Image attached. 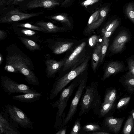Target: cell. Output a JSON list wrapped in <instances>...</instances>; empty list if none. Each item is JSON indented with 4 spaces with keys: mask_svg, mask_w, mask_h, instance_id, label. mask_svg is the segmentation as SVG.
Listing matches in <instances>:
<instances>
[{
    "mask_svg": "<svg viewBox=\"0 0 134 134\" xmlns=\"http://www.w3.org/2000/svg\"><path fill=\"white\" fill-rule=\"evenodd\" d=\"M66 130L67 127L65 125L60 129L55 134H65Z\"/></svg>",
    "mask_w": 134,
    "mask_h": 134,
    "instance_id": "40",
    "label": "cell"
},
{
    "mask_svg": "<svg viewBox=\"0 0 134 134\" xmlns=\"http://www.w3.org/2000/svg\"><path fill=\"white\" fill-rule=\"evenodd\" d=\"M35 24L44 28L48 32H58L63 30L62 27L58 26L50 22L39 21Z\"/></svg>",
    "mask_w": 134,
    "mask_h": 134,
    "instance_id": "20",
    "label": "cell"
},
{
    "mask_svg": "<svg viewBox=\"0 0 134 134\" xmlns=\"http://www.w3.org/2000/svg\"><path fill=\"white\" fill-rule=\"evenodd\" d=\"M87 82V78H82L80 79L77 89L71 102L69 111L66 117L63 119L60 129L65 126L74 116L77 111L79 102L86 86Z\"/></svg>",
    "mask_w": 134,
    "mask_h": 134,
    "instance_id": "7",
    "label": "cell"
},
{
    "mask_svg": "<svg viewBox=\"0 0 134 134\" xmlns=\"http://www.w3.org/2000/svg\"><path fill=\"white\" fill-rule=\"evenodd\" d=\"M109 39L108 38L103 37V40L101 45V58L100 62H102L105 57L107 48L109 44Z\"/></svg>",
    "mask_w": 134,
    "mask_h": 134,
    "instance_id": "27",
    "label": "cell"
},
{
    "mask_svg": "<svg viewBox=\"0 0 134 134\" xmlns=\"http://www.w3.org/2000/svg\"><path fill=\"white\" fill-rule=\"evenodd\" d=\"M7 34L5 31L3 30H0V40L4 39L7 37Z\"/></svg>",
    "mask_w": 134,
    "mask_h": 134,
    "instance_id": "41",
    "label": "cell"
},
{
    "mask_svg": "<svg viewBox=\"0 0 134 134\" xmlns=\"http://www.w3.org/2000/svg\"><path fill=\"white\" fill-rule=\"evenodd\" d=\"M41 93H29L13 96V100L26 103H32L38 100L42 96Z\"/></svg>",
    "mask_w": 134,
    "mask_h": 134,
    "instance_id": "17",
    "label": "cell"
},
{
    "mask_svg": "<svg viewBox=\"0 0 134 134\" xmlns=\"http://www.w3.org/2000/svg\"><path fill=\"white\" fill-rule=\"evenodd\" d=\"M66 58L60 61L51 59H47L45 63L46 66V73L47 77L49 78L54 77L55 74L63 66Z\"/></svg>",
    "mask_w": 134,
    "mask_h": 134,
    "instance_id": "11",
    "label": "cell"
},
{
    "mask_svg": "<svg viewBox=\"0 0 134 134\" xmlns=\"http://www.w3.org/2000/svg\"><path fill=\"white\" fill-rule=\"evenodd\" d=\"M101 127L98 123L90 122L87 123L82 127L81 131L91 132L101 131Z\"/></svg>",
    "mask_w": 134,
    "mask_h": 134,
    "instance_id": "24",
    "label": "cell"
},
{
    "mask_svg": "<svg viewBox=\"0 0 134 134\" xmlns=\"http://www.w3.org/2000/svg\"><path fill=\"white\" fill-rule=\"evenodd\" d=\"M130 97H127L122 98L119 100L117 105V108L119 109L127 104L129 101Z\"/></svg>",
    "mask_w": 134,
    "mask_h": 134,
    "instance_id": "36",
    "label": "cell"
},
{
    "mask_svg": "<svg viewBox=\"0 0 134 134\" xmlns=\"http://www.w3.org/2000/svg\"><path fill=\"white\" fill-rule=\"evenodd\" d=\"M3 117L16 127L32 129L34 122L26 114L14 105L7 104L4 105L0 113Z\"/></svg>",
    "mask_w": 134,
    "mask_h": 134,
    "instance_id": "3",
    "label": "cell"
},
{
    "mask_svg": "<svg viewBox=\"0 0 134 134\" xmlns=\"http://www.w3.org/2000/svg\"><path fill=\"white\" fill-rule=\"evenodd\" d=\"M98 37L96 35H94L91 36L89 39L88 42L91 47H93L99 41Z\"/></svg>",
    "mask_w": 134,
    "mask_h": 134,
    "instance_id": "35",
    "label": "cell"
},
{
    "mask_svg": "<svg viewBox=\"0 0 134 134\" xmlns=\"http://www.w3.org/2000/svg\"><path fill=\"white\" fill-rule=\"evenodd\" d=\"M17 26L20 27L29 29L43 32H47L43 28L38 26L35 25L28 23L19 24H18Z\"/></svg>",
    "mask_w": 134,
    "mask_h": 134,
    "instance_id": "29",
    "label": "cell"
},
{
    "mask_svg": "<svg viewBox=\"0 0 134 134\" xmlns=\"http://www.w3.org/2000/svg\"><path fill=\"white\" fill-rule=\"evenodd\" d=\"M119 25V21L117 19H115L108 25L102 30L103 37L108 38L113 33Z\"/></svg>",
    "mask_w": 134,
    "mask_h": 134,
    "instance_id": "21",
    "label": "cell"
},
{
    "mask_svg": "<svg viewBox=\"0 0 134 134\" xmlns=\"http://www.w3.org/2000/svg\"><path fill=\"white\" fill-rule=\"evenodd\" d=\"M3 57L1 53H0V64L1 65L3 61Z\"/></svg>",
    "mask_w": 134,
    "mask_h": 134,
    "instance_id": "45",
    "label": "cell"
},
{
    "mask_svg": "<svg viewBox=\"0 0 134 134\" xmlns=\"http://www.w3.org/2000/svg\"><path fill=\"white\" fill-rule=\"evenodd\" d=\"M98 85L97 81H93L85 87V92L80 99L79 116L87 114L91 110L97 114L101 103Z\"/></svg>",
    "mask_w": 134,
    "mask_h": 134,
    "instance_id": "2",
    "label": "cell"
},
{
    "mask_svg": "<svg viewBox=\"0 0 134 134\" xmlns=\"http://www.w3.org/2000/svg\"><path fill=\"white\" fill-rule=\"evenodd\" d=\"M51 18L64 23L69 27L71 26V25L70 20L65 15L59 14L53 16L51 17Z\"/></svg>",
    "mask_w": 134,
    "mask_h": 134,
    "instance_id": "28",
    "label": "cell"
},
{
    "mask_svg": "<svg viewBox=\"0 0 134 134\" xmlns=\"http://www.w3.org/2000/svg\"><path fill=\"white\" fill-rule=\"evenodd\" d=\"M114 101L106 103L103 102L101 103L97 113L99 118H102L107 116L112 108Z\"/></svg>",
    "mask_w": 134,
    "mask_h": 134,
    "instance_id": "22",
    "label": "cell"
},
{
    "mask_svg": "<svg viewBox=\"0 0 134 134\" xmlns=\"http://www.w3.org/2000/svg\"><path fill=\"white\" fill-rule=\"evenodd\" d=\"M71 42L57 41L52 44H49V47L53 52L56 54L63 53L69 50L73 45Z\"/></svg>",
    "mask_w": 134,
    "mask_h": 134,
    "instance_id": "13",
    "label": "cell"
},
{
    "mask_svg": "<svg viewBox=\"0 0 134 134\" xmlns=\"http://www.w3.org/2000/svg\"><path fill=\"white\" fill-rule=\"evenodd\" d=\"M129 71L127 77H134V59H131L128 61Z\"/></svg>",
    "mask_w": 134,
    "mask_h": 134,
    "instance_id": "32",
    "label": "cell"
},
{
    "mask_svg": "<svg viewBox=\"0 0 134 134\" xmlns=\"http://www.w3.org/2000/svg\"><path fill=\"white\" fill-rule=\"evenodd\" d=\"M24 0H14L13 4H18Z\"/></svg>",
    "mask_w": 134,
    "mask_h": 134,
    "instance_id": "43",
    "label": "cell"
},
{
    "mask_svg": "<svg viewBox=\"0 0 134 134\" xmlns=\"http://www.w3.org/2000/svg\"><path fill=\"white\" fill-rule=\"evenodd\" d=\"M123 66V63L118 62L110 63L107 65L101 80L104 81L111 75L121 71Z\"/></svg>",
    "mask_w": 134,
    "mask_h": 134,
    "instance_id": "16",
    "label": "cell"
},
{
    "mask_svg": "<svg viewBox=\"0 0 134 134\" xmlns=\"http://www.w3.org/2000/svg\"><path fill=\"white\" fill-rule=\"evenodd\" d=\"M70 0H65V1L62 4V5H64L68 2Z\"/></svg>",
    "mask_w": 134,
    "mask_h": 134,
    "instance_id": "46",
    "label": "cell"
},
{
    "mask_svg": "<svg viewBox=\"0 0 134 134\" xmlns=\"http://www.w3.org/2000/svg\"><path fill=\"white\" fill-rule=\"evenodd\" d=\"M126 12L129 18L134 24V4L130 3L127 6Z\"/></svg>",
    "mask_w": 134,
    "mask_h": 134,
    "instance_id": "31",
    "label": "cell"
},
{
    "mask_svg": "<svg viewBox=\"0 0 134 134\" xmlns=\"http://www.w3.org/2000/svg\"><path fill=\"white\" fill-rule=\"evenodd\" d=\"M59 5L56 0H33L28 2L27 6L29 9L40 7L51 8Z\"/></svg>",
    "mask_w": 134,
    "mask_h": 134,
    "instance_id": "15",
    "label": "cell"
},
{
    "mask_svg": "<svg viewBox=\"0 0 134 134\" xmlns=\"http://www.w3.org/2000/svg\"><path fill=\"white\" fill-rule=\"evenodd\" d=\"M21 32L27 36H31L35 34L34 31L28 29H23L21 30Z\"/></svg>",
    "mask_w": 134,
    "mask_h": 134,
    "instance_id": "39",
    "label": "cell"
},
{
    "mask_svg": "<svg viewBox=\"0 0 134 134\" xmlns=\"http://www.w3.org/2000/svg\"><path fill=\"white\" fill-rule=\"evenodd\" d=\"M4 70L12 72H16L18 71L15 68L13 65L6 64L4 68Z\"/></svg>",
    "mask_w": 134,
    "mask_h": 134,
    "instance_id": "37",
    "label": "cell"
},
{
    "mask_svg": "<svg viewBox=\"0 0 134 134\" xmlns=\"http://www.w3.org/2000/svg\"><path fill=\"white\" fill-rule=\"evenodd\" d=\"M124 83L129 90H132L134 88V77H127Z\"/></svg>",
    "mask_w": 134,
    "mask_h": 134,
    "instance_id": "33",
    "label": "cell"
},
{
    "mask_svg": "<svg viewBox=\"0 0 134 134\" xmlns=\"http://www.w3.org/2000/svg\"><path fill=\"white\" fill-rule=\"evenodd\" d=\"M16 127L0 114V134H20Z\"/></svg>",
    "mask_w": 134,
    "mask_h": 134,
    "instance_id": "14",
    "label": "cell"
},
{
    "mask_svg": "<svg viewBox=\"0 0 134 134\" xmlns=\"http://www.w3.org/2000/svg\"><path fill=\"white\" fill-rule=\"evenodd\" d=\"M19 38L25 46L30 51H33L35 50H41V48L39 45L33 41L22 37H19Z\"/></svg>",
    "mask_w": 134,
    "mask_h": 134,
    "instance_id": "23",
    "label": "cell"
},
{
    "mask_svg": "<svg viewBox=\"0 0 134 134\" xmlns=\"http://www.w3.org/2000/svg\"><path fill=\"white\" fill-rule=\"evenodd\" d=\"M90 58L89 56H87L79 66L56 79L50 92V99L55 97L70 82L84 71L87 66Z\"/></svg>",
    "mask_w": 134,
    "mask_h": 134,
    "instance_id": "4",
    "label": "cell"
},
{
    "mask_svg": "<svg viewBox=\"0 0 134 134\" xmlns=\"http://www.w3.org/2000/svg\"><path fill=\"white\" fill-rule=\"evenodd\" d=\"M80 80H74L68 87L63 89L61 92L59 99L52 104L53 108H57L58 109L56 114L54 128L60 129L63 119V112L66 107L67 102L75 88L78 86Z\"/></svg>",
    "mask_w": 134,
    "mask_h": 134,
    "instance_id": "5",
    "label": "cell"
},
{
    "mask_svg": "<svg viewBox=\"0 0 134 134\" xmlns=\"http://www.w3.org/2000/svg\"><path fill=\"white\" fill-rule=\"evenodd\" d=\"M130 40V36L127 32L122 31L119 33L109 47L110 50L113 53L122 51L125 44Z\"/></svg>",
    "mask_w": 134,
    "mask_h": 134,
    "instance_id": "10",
    "label": "cell"
},
{
    "mask_svg": "<svg viewBox=\"0 0 134 134\" xmlns=\"http://www.w3.org/2000/svg\"><path fill=\"white\" fill-rule=\"evenodd\" d=\"M81 119L78 118L75 120L71 129L70 134H78L81 131V127L80 123Z\"/></svg>",
    "mask_w": 134,
    "mask_h": 134,
    "instance_id": "30",
    "label": "cell"
},
{
    "mask_svg": "<svg viewBox=\"0 0 134 134\" xmlns=\"http://www.w3.org/2000/svg\"><path fill=\"white\" fill-rule=\"evenodd\" d=\"M89 134H109V133L106 132L104 131H98L97 132H90Z\"/></svg>",
    "mask_w": 134,
    "mask_h": 134,
    "instance_id": "42",
    "label": "cell"
},
{
    "mask_svg": "<svg viewBox=\"0 0 134 134\" xmlns=\"http://www.w3.org/2000/svg\"><path fill=\"white\" fill-rule=\"evenodd\" d=\"M99 16V11L97 10L93 13L90 16L88 23L87 26L97 21Z\"/></svg>",
    "mask_w": 134,
    "mask_h": 134,
    "instance_id": "34",
    "label": "cell"
},
{
    "mask_svg": "<svg viewBox=\"0 0 134 134\" xmlns=\"http://www.w3.org/2000/svg\"><path fill=\"white\" fill-rule=\"evenodd\" d=\"M100 0H86L82 2L81 4L83 6H86L92 5L97 2Z\"/></svg>",
    "mask_w": 134,
    "mask_h": 134,
    "instance_id": "38",
    "label": "cell"
},
{
    "mask_svg": "<svg viewBox=\"0 0 134 134\" xmlns=\"http://www.w3.org/2000/svg\"><path fill=\"white\" fill-rule=\"evenodd\" d=\"M108 11V9L107 7L102 8L100 11V15L98 20L87 26L85 30V32L90 33L98 27L104 21Z\"/></svg>",
    "mask_w": 134,
    "mask_h": 134,
    "instance_id": "18",
    "label": "cell"
},
{
    "mask_svg": "<svg viewBox=\"0 0 134 134\" xmlns=\"http://www.w3.org/2000/svg\"><path fill=\"white\" fill-rule=\"evenodd\" d=\"M9 53L6 57V64L13 66L18 72L24 75L28 83L35 86H39L38 79L30 68L32 64L29 59L16 52Z\"/></svg>",
    "mask_w": 134,
    "mask_h": 134,
    "instance_id": "1",
    "label": "cell"
},
{
    "mask_svg": "<svg viewBox=\"0 0 134 134\" xmlns=\"http://www.w3.org/2000/svg\"><path fill=\"white\" fill-rule=\"evenodd\" d=\"M134 126V120L132 115H130L125 122L123 130L124 134H130Z\"/></svg>",
    "mask_w": 134,
    "mask_h": 134,
    "instance_id": "25",
    "label": "cell"
},
{
    "mask_svg": "<svg viewBox=\"0 0 134 134\" xmlns=\"http://www.w3.org/2000/svg\"><path fill=\"white\" fill-rule=\"evenodd\" d=\"M85 42H83L78 46L72 53L66 58L63 65V70L65 71L72 67L73 70L76 67V64L81 60L83 62L86 57L84 55L85 48L86 46Z\"/></svg>",
    "mask_w": 134,
    "mask_h": 134,
    "instance_id": "8",
    "label": "cell"
},
{
    "mask_svg": "<svg viewBox=\"0 0 134 134\" xmlns=\"http://www.w3.org/2000/svg\"><path fill=\"white\" fill-rule=\"evenodd\" d=\"M116 98V92L115 89L106 90L103 102H110L115 101Z\"/></svg>",
    "mask_w": 134,
    "mask_h": 134,
    "instance_id": "26",
    "label": "cell"
},
{
    "mask_svg": "<svg viewBox=\"0 0 134 134\" xmlns=\"http://www.w3.org/2000/svg\"><path fill=\"white\" fill-rule=\"evenodd\" d=\"M131 114L134 120V126L132 130L133 133L134 134V109L131 111Z\"/></svg>",
    "mask_w": 134,
    "mask_h": 134,
    "instance_id": "44",
    "label": "cell"
},
{
    "mask_svg": "<svg viewBox=\"0 0 134 134\" xmlns=\"http://www.w3.org/2000/svg\"><path fill=\"white\" fill-rule=\"evenodd\" d=\"M103 124L109 130L117 133L120 131L124 119L123 118H114L113 116L106 117Z\"/></svg>",
    "mask_w": 134,
    "mask_h": 134,
    "instance_id": "12",
    "label": "cell"
},
{
    "mask_svg": "<svg viewBox=\"0 0 134 134\" xmlns=\"http://www.w3.org/2000/svg\"><path fill=\"white\" fill-rule=\"evenodd\" d=\"M101 48V44H98L94 50L92 59V68L93 71L96 70L98 64L100 62Z\"/></svg>",
    "mask_w": 134,
    "mask_h": 134,
    "instance_id": "19",
    "label": "cell"
},
{
    "mask_svg": "<svg viewBox=\"0 0 134 134\" xmlns=\"http://www.w3.org/2000/svg\"><path fill=\"white\" fill-rule=\"evenodd\" d=\"M39 14L38 13H25L15 9L8 12L0 18V22L5 23L20 21L37 16Z\"/></svg>",
    "mask_w": 134,
    "mask_h": 134,
    "instance_id": "9",
    "label": "cell"
},
{
    "mask_svg": "<svg viewBox=\"0 0 134 134\" xmlns=\"http://www.w3.org/2000/svg\"><path fill=\"white\" fill-rule=\"evenodd\" d=\"M1 86L8 96L14 93H36V90L29 86L24 84L19 83L7 76L1 77Z\"/></svg>",
    "mask_w": 134,
    "mask_h": 134,
    "instance_id": "6",
    "label": "cell"
}]
</instances>
